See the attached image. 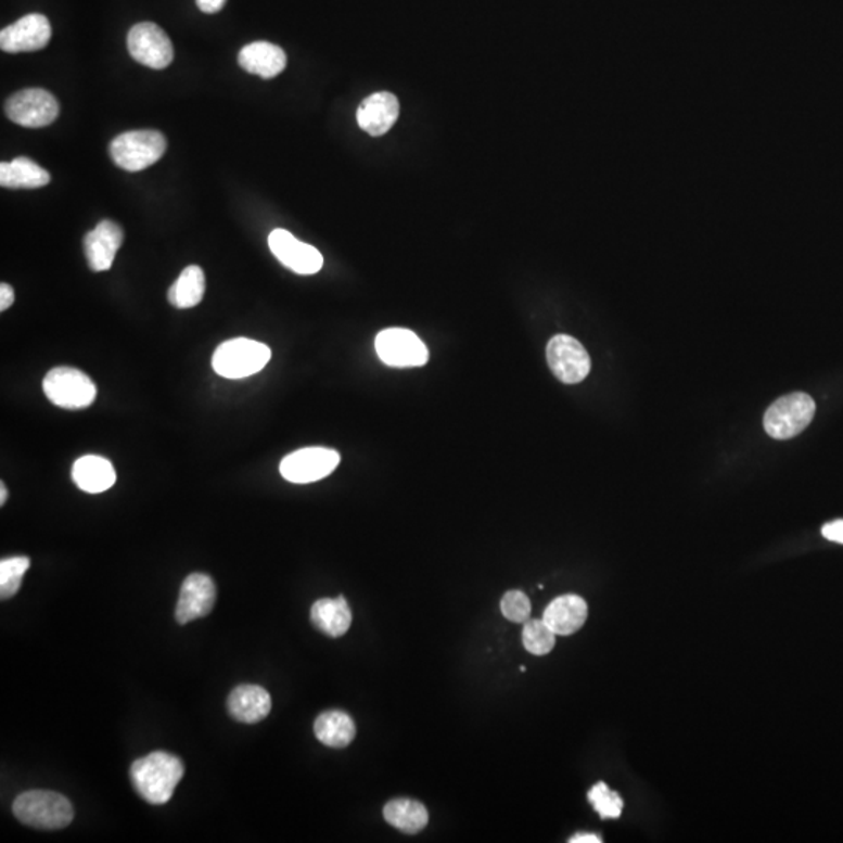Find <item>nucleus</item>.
<instances>
[{"mask_svg":"<svg viewBox=\"0 0 843 843\" xmlns=\"http://www.w3.org/2000/svg\"><path fill=\"white\" fill-rule=\"evenodd\" d=\"M821 535L831 542L843 544V521L830 522L821 528Z\"/></svg>","mask_w":843,"mask_h":843,"instance_id":"obj_30","label":"nucleus"},{"mask_svg":"<svg viewBox=\"0 0 843 843\" xmlns=\"http://www.w3.org/2000/svg\"><path fill=\"white\" fill-rule=\"evenodd\" d=\"M7 499H9V490L5 483H0V504H5Z\"/></svg>","mask_w":843,"mask_h":843,"instance_id":"obj_34","label":"nucleus"},{"mask_svg":"<svg viewBox=\"0 0 843 843\" xmlns=\"http://www.w3.org/2000/svg\"><path fill=\"white\" fill-rule=\"evenodd\" d=\"M5 113L14 124L41 128L51 126L59 117L60 106L51 92L30 88L13 94L5 103Z\"/></svg>","mask_w":843,"mask_h":843,"instance_id":"obj_10","label":"nucleus"},{"mask_svg":"<svg viewBox=\"0 0 843 843\" xmlns=\"http://www.w3.org/2000/svg\"><path fill=\"white\" fill-rule=\"evenodd\" d=\"M316 738L330 749H345L357 736L354 718L343 711H327L315 721Z\"/></svg>","mask_w":843,"mask_h":843,"instance_id":"obj_23","label":"nucleus"},{"mask_svg":"<svg viewBox=\"0 0 843 843\" xmlns=\"http://www.w3.org/2000/svg\"><path fill=\"white\" fill-rule=\"evenodd\" d=\"M73 480L84 493L101 494L115 485L116 471L106 458L87 455L74 462Z\"/></svg>","mask_w":843,"mask_h":843,"instance_id":"obj_20","label":"nucleus"},{"mask_svg":"<svg viewBox=\"0 0 843 843\" xmlns=\"http://www.w3.org/2000/svg\"><path fill=\"white\" fill-rule=\"evenodd\" d=\"M184 775L183 763L174 754L155 752L141 757L130 768L135 791L151 805H165L173 799Z\"/></svg>","mask_w":843,"mask_h":843,"instance_id":"obj_1","label":"nucleus"},{"mask_svg":"<svg viewBox=\"0 0 843 843\" xmlns=\"http://www.w3.org/2000/svg\"><path fill=\"white\" fill-rule=\"evenodd\" d=\"M311 624L329 638H341L352 625V611L344 597L320 599L312 604Z\"/></svg>","mask_w":843,"mask_h":843,"instance_id":"obj_21","label":"nucleus"},{"mask_svg":"<svg viewBox=\"0 0 843 843\" xmlns=\"http://www.w3.org/2000/svg\"><path fill=\"white\" fill-rule=\"evenodd\" d=\"M27 557H13L0 561V599L9 600L20 592L24 575L30 569Z\"/></svg>","mask_w":843,"mask_h":843,"instance_id":"obj_26","label":"nucleus"},{"mask_svg":"<svg viewBox=\"0 0 843 843\" xmlns=\"http://www.w3.org/2000/svg\"><path fill=\"white\" fill-rule=\"evenodd\" d=\"M51 181L48 170L26 156L0 165V184L12 190H37Z\"/></svg>","mask_w":843,"mask_h":843,"instance_id":"obj_22","label":"nucleus"},{"mask_svg":"<svg viewBox=\"0 0 843 843\" xmlns=\"http://www.w3.org/2000/svg\"><path fill=\"white\" fill-rule=\"evenodd\" d=\"M17 820L37 830H63L74 818L73 805L62 793L28 791L13 803Z\"/></svg>","mask_w":843,"mask_h":843,"instance_id":"obj_2","label":"nucleus"},{"mask_svg":"<svg viewBox=\"0 0 843 843\" xmlns=\"http://www.w3.org/2000/svg\"><path fill=\"white\" fill-rule=\"evenodd\" d=\"M383 816L405 834H418L429 825V810L414 800L398 799L384 806Z\"/></svg>","mask_w":843,"mask_h":843,"instance_id":"obj_24","label":"nucleus"},{"mask_svg":"<svg viewBox=\"0 0 843 843\" xmlns=\"http://www.w3.org/2000/svg\"><path fill=\"white\" fill-rule=\"evenodd\" d=\"M588 618V603L578 596H562L544 611V622L557 636H571L583 628Z\"/></svg>","mask_w":843,"mask_h":843,"instance_id":"obj_18","label":"nucleus"},{"mask_svg":"<svg viewBox=\"0 0 843 843\" xmlns=\"http://www.w3.org/2000/svg\"><path fill=\"white\" fill-rule=\"evenodd\" d=\"M816 414V401L805 393L778 398L764 416V429L774 439H791L805 432Z\"/></svg>","mask_w":843,"mask_h":843,"instance_id":"obj_5","label":"nucleus"},{"mask_svg":"<svg viewBox=\"0 0 843 843\" xmlns=\"http://www.w3.org/2000/svg\"><path fill=\"white\" fill-rule=\"evenodd\" d=\"M501 613L514 624H525L532 614V603L521 590H510L501 599Z\"/></svg>","mask_w":843,"mask_h":843,"instance_id":"obj_29","label":"nucleus"},{"mask_svg":"<svg viewBox=\"0 0 843 843\" xmlns=\"http://www.w3.org/2000/svg\"><path fill=\"white\" fill-rule=\"evenodd\" d=\"M522 640H524L525 649L529 653L536 654V656H544V654L550 653L553 650L554 642H557V635L553 629L550 628L546 622L526 621L524 626V633H522Z\"/></svg>","mask_w":843,"mask_h":843,"instance_id":"obj_27","label":"nucleus"},{"mask_svg":"<svg viewBox=\"0 0 843 843\" xmlns=\"http://www.w3.org/2000/svg\"><path fill=\"white\" fill-rule=\"evenodd\" d=\"M195 2H197V7L202 12L213 14L220 12L227 0H195Z\"/></svg>","mask_w":843,"mask_h":843,"instance_id":"obj_32","label":"nucleus"},{"mask_svg":"<svg viewBox=\"0 0 843 843\" xmlns=\"http://www.w3.org/2000/svg\"><path fill=\"white\" fill-rule=\"evenodd\" d=\"M216 585L212 576L191 574L187 576L180 588L176 617L180 625L190 624L197 618L206 617L215 608Z\"/></svg>","mask_w":843,"mask_h":843,"instance_id":"obj_14","label":"nucleus"},{"mask_svg":"<svg viewBox=\"0 0 843 843\" xmlns=\"http://www.w3.org/2000/svg\"><path fill=\"white\" fill-rule=\"evenodd\" d=\"M205 273L199 266H188L176 283L167 291V301L173 307L188 309L197 307L205 295Z\"/></svg>","mask_w":843,"mask_h":843,"instance_id":"obj_25","label":"nucleus"},{"mask_svg":"<svg viewBox=\"0 0 843 843\" xmlns=\"http://www.w3.org/2000/svg\"><path fill=\"white\" fill-rule=\"evenodd\" d=\"M340 462L341 455L333 448H301L281 461L280 473L290 483L307 485L332 475Z\"/></svg>","mask_w":843,"mask_h":843,"instance_id":"obj_7","label":"nucleus"},{"mask_svg":"<svg viewBox=\"0 0 843 843\" xmlns=\"http://www.w3.org/2000/svg\"><path fill=\"white\" fill-rule=\"evenodd\" d=\"M547 362L564 384L582 383L590 372V357L583 344L569 334H557L547 344Z\"/></svg>","mask_w":843,"mask_h":843,"instance_id":"obj_9","label":"nucleus"},{"mask_svg":"<svg viewBox=\"0 0 843 843\" xmlns=\"http://www.w3.org/2000/svg\"><path fill=\"white\" fill-rule=\"evenodd\" d=\"M571 843H601L600 835L596 834H576L569 841Z\"/></svg>","mask_w":843,"mask_h":843,"instance_id":"obj_33","label":"nucleus"},{"mask_svg":"<svg viewBox=\"0 0 843 843\" xmlns=\"http://www.w3.org/2000/svg\"><path fill=\"white\" fill-rule=\"evenodd\" d=\"M272 352L268 345L247 337L227 341L216 348L212 365L223 379L240 380L255 375L268 366Z\"/></svg>","mask_w":843,"mask_h":843,"instance_id":"obj_3","label":"nucleus"},{"mask_svg":"<svg viewBox=\"0 0 843 843\" xmlns=\"http://www.w3.org/2000/svg\"><path fill=\"white\" fill-rule=\"evenodd\" d=\"M42 391L55 407L85 409L94 404L98 386L87 373L74 368H55L42 380Z\"/></svg>","mask_w":843,"mask_h":843,"instance_id":"obj_6","label":"nucleus"},{"mask_svg":"<svg viewBox=\"0 0 843 843\" xmlns=\"http://www.w3.org/2000/svg\"><path fill=\"white\" fill-rule=\"evenodd\" d=\"M229 714L240 724L254 725L265 720L272 710L268 690L261 686H238L229 695Z\"/></svg>","mask_w":843,"mask_h":843,"instance_id":"obj_17","label":"nucleus"},{"mask_svg":"<svg viewBox=\"0 0 843 843\" xmlns=\"http://www.w3.org/2000/svg\"><path fill=\"white\" fill-rule=\"evenodd\" d=\"M124 241V231L113 220H102L85 237L84 247L88 265L94 272L112 269Z\"/></svg>","mask_w":843,"mask_h":843,"instance_id":"obj_15","label":"nucleus"},{"mask_svg":"<svg viewBox=\"0 0 843 843\" xmlns=\"http://www.w3.org/2000/svg\"><path fill=\"white\" fill-rule=\"evenodd\" d=\"M590 805L603 820L618 818L624 810V800L617 792L611 791L604 782H597L588 793Z\"/></svg>","mask_w":843,"mask_h":843,"instance_id":"obj_28","label":"nucleus"},{"mask_svg":"<svg viewBox=\"0 0 843 843\" xmlns=\"http://www.w3.org/2000/svg\"><path fill=\"white\" fill-rule=\"evenodd\" d=\"M269 248L281 265L301 276L318 273L323 266V258L318 248L302 243L288 230L276 229L268 238Z\"/></svg>","mask_w":843,"mask_h":843,"instance_id":"obj_12","label":"nucleus"},{"mask_svg":"<svg viewBox=\"0 0 843 843\" xmlns=\"http://www.w3.org/2000/svg\"><path fill=\"white\" fill-rule=\"evenodd\" d=\"M14 302V291L10 284H0V311H7Z\"/></svg>","mask_w":843,"mask_h":843,"instance_id":"obj_31","label":"nucleus"},{"mask_svg":"<svg viewBox=\"0 0 843 843\" xmlns=\"http://www.w3.org/2000/svg\"><path fill=\"white\" fill-rule=\"evenodd\" d=\"M398 115L400 103L396 95L386 91L375 92L358 106V126L371 137H382L397 123Z\"/></svg>","mask_w":843,"mask_h":843,"instance_id":"obj_16","label":"nucleus"},{"mask_svg":"<svg viewBox=\"0 0 843 843\" xmlns=\"http://www.w3.org/2000/svg\"><path fill=\"white\" fill-rule=\"evenodd\" d=\"M375 350L391 368H421L429 361V348L407 329H387L376 334Z\"/></svg>","mask_w":843,"mask_h":843,"instance_id":"obj_8","label":"nucleus"},{"mask_svg":"<svg viewBox=\"0 0 843 843\" xmlns=\"http://www.w3.org/2000/svg\"><path fill=\"white\" fill-rule=\"evenodd\" d=\"M167 149L165 135L156 130H135L119 135L110 144V155L120 169L140 173L162 159Z\"/></svg>","mask_w":843,"mask_h":843,"instance_id":"obj_4","label":"nucleus"},{"mask_svg":"<svg viewBox=\"0 0 843 843\" xmlns=\"http://www.w3.org/2000/svg\"><path fill=\"white\" fill-rule=\"evenodd\" d=\"M128 52L138 63L152 69H165L174 60V48L162 27L141 23L131 27L127 38Z\"/></svg>","mask_w":843,"mask_h":843,"instance_id":"obj_11","label":"nucleus"},{"mask_svg":"<svg viewBox=\"0 0 843 843\" xmlns=\"http://www.w3.org/2000/svg\"><path fill=\"white\" fill-rule=\"evenodd\" d=\"M238 63L247 73L261 78H273L286 67V53L279 46L268 41H256L241 49Z\"/></svg>","mask_w":843,"mask_h":843,"instance_id":"obj_19","label":"nucleus"},{"mask_svg":"<svg viewBox=\"0 0 843 843\" xmlns=\"http://www.w3.org/2000/svg\"><path fill=\"white\" fill-rule=\"evenodd\" d=\"M51 38L52 27L48 17L38 13L27 14L0 31V48L9 53L41 51Z\"/></svg>","mask_w":843,"mask_h":843,"instance_id":"obj_13","label":"nucleus"}]
</instances>
